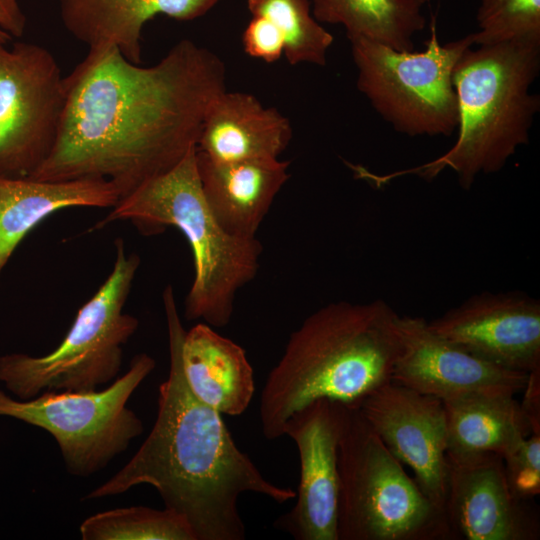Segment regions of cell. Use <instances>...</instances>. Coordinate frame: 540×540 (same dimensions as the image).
I'll use <instances>...</instances> for the list:
<instances>
[{
    "mask_svg": "<svg viewBox=\"0 0 540 540\" xmlns=\"http://www.w3.org/2000/svg\"><path fill=\"white\" fill-rule=\"evenodd\" d=\"M223 61L184 39L152 66L117 47L89 49L64 77L65 106L54 147L29 177L103 179L124 198L197 145L206 112L223 91Z\"/></svg>",
    "mask_w": 540,
    "mask_h": 540,
    "instance_id": "1",
    "label": "cell"
},
{
    "mask_svg": "<svg viewBox=\"0 0 540 540\" xmlns=\"http://www.w3.org/2000/svg\"><path fill=\"white\" fill-rule=\"evenodd\" d=\"M170 367L159 386L154 425L133 457L83 499L120 495L142 484L156 489L165 508L182 516L196 540H243L239 498L251 492L283 504L296 496L263 476L241 451L221 413L191 390L182 363L185 330L174 291L163 292Z\"/></svg>",
    "mask_w": 540,
    "mask_h": 540,
    "instance_id": "2",
    "label": "cell"
},
{
    "mask_svg": "<svg viewBox=\"0 0 540 540\" xmlns=\"http://www.w3.org/2000/svg\"><path fill=\"white\" fill-rule=\"evenodd\" d=\"M398 317L380 299L332 302L309 315L290 335L261 392L264 437L283 436L291 414L314 400L357 406L390 382L400 348Z\"/></svg>",
    "mask_w": 540,
    "mask_h": 540,
    "instance_id": "3",
    "label": "cell"
},
{
    "mask_svg": "<svg viewBox=\"0 0 540 540\" xmlns=\"http://www.w3.org/2000/svg\"><path fill=\"white\" fill-rule=\"evenodd\" d=\"M540 70V43L502 42L468 48L457 61L453 85L458 103V135L436 159L386 176L365 172L384 182L403 174L432 180L454 171L468 190L480 174L500 171L520 146L529 142L540 98L530 89Z\"/></svg>",
    "mask_w": 540,
    "mask_h": 540,
    "instance_id": "4",
    "label": "cell"
},
{
    "mask_svg": "<svg viewBox=\"0 0 540 540\" xmlns=\"http://www.w3.org/2000/svg\"><path fill=\"white\" fill-rule=\"evenodd\" d=\"M118 220L131 222L145 235L178 228L191 247L195 271L185 318L212 327L230 322L235 295L255 277L262 246L256 237L228 233L216 220L202 191L196 147L174 167L119 199L93 230Z\"/></svg>",
    "mask_w": 540,
    "mask_h": 540,
    "instance_id": "5",
    "label": "cell"
},
{
    "mask_svg": "<svg viewBox=\"0 0 540 540\" xmlns=\"http://www.w3.org/2000/svg\"><path fill=\"white\" fill-rule=\"evenodd\" d=\"M115 252L111 273L79 309L56 349L44 356H0V382L17 399H31L46 391H94L117 377L123 346L139 325L123 309L140 258L126 254L121 238L115 240Z\"/></svg>",
    "mask_w": 540,
    "mask_h": 540,
    "instance_id": "6",
    "label": "cell"
},
{
    "mask_svg": "<svg viewBox=\"0 0 540 540\" xmlns=\"http://www.w3.org/2000/svg\"><path fill=\"white\" fill-rule=\"evenodd\" d=\"M338 473V540H452L443 510L356 406H349L340 439Z\"/></svg>",
    "mask_w": 540,
    "mask_h": 540,
    "instance_id": "7",
    "label": "cell"
},
{
    "mask_svg": "<svg viewBox=\"0 0 540 540\" xmlns=\"http://www.w3.org/2000/svg\"><path fill=\"white\" fill-rule=\"evenodd\" d=\"M357 68V88L393 128L408 136H450L458 127L453 71L474 45L472 34L441 43L435 24L425 49L398 51L380 43L348 37Z\"/></svg>",
    "mask_w": 540,
    "mask_h": 540,
    "instance_id": "8",
    "label": "cell"
},
{
    "mask_svg": "<svg viewBox=\"0 0 540 540\" xmlns=\"http://www.w3.org/2000/svg\"><path fill=\"white\" fill-rule=\"evenodd\" d=\"M155 365L150 355L139 353L125 374L102 390L46 391L27 400L0 390V416L48 432L68 473L87 477L105 468L142 434L143 423L127 402Z\"/></svg>",
    "mask_w": 540,
    "mask_h": 540,
    "instance_id": "9",
    "label": "cell"
},
{
    "mask_svg": "<svg viewBox=\"0 0 540 540\" xmlns=\"http://www.w3.org/2000/svg\"><path fill=\"white\" fill-rule=\"evenodd\" d=\"M64 106V77L49 50L0 43V176L29 178L44 163Z\"/></svg>",
    "mask_w": 540,
    "mask_h": 540,
    "instance_id": "10",
    "label": "cell"
},
{
    "mask_svg": "<svg viewBox=\"0 0 540 540\" xmlns=\"http://www.w3.org/2000/svg\"><path fill=\"white\" fill-rule=\"evenodd\" d=\"M349 406L327 398L295 411L283 435L296 444L300 479L296 503L275 527L296 540H338V448Z\"/></svg>",
    "mask_w": 540,
    "mask_h": 540,
    "instance_id": "11",
    "label": "cell"
},
{
    "mask_svg": "<svg viewBox=\"0 0 540 540\" xmlns=\"http://www.w3.org/2000/svg\"><path fill=\"white\" fill-rule=\"evenodd\" d=\"M443 512L452 540H538L540 517L533 500L510 490L496 453L447 452Z\"/></svg>",
    "mask_w": 540,
    "mask_h": 540,
    "instance_id": "12",
    "label": "cell"
},
{
    "mask_svg": "<svg viewBox=\"0 0 540 540\" xmlns=\"http://www.w3.org/2000/svg\"><path fill=\"white\" fill-rule=\"evenodd\" d=\"M356 407L392 455L411 468L425 496L443 510L448 481L443 402L390 381Z\"/></svg>",
    "mask_w": 540,
    "mask_h": 540,
    "instance_id": "13",
    "label": "cell"
},
{
    "mask_svg": "<svg viewBox=\"0 0 540 540\" xmlns=\"http://www.w3.org/2000/svg\"><path fill=\"white\" fill-rule=\"evenodd\" d=\"M391 381L441 401L522 392L529 374L477 358L434 332L422 317L399 316Z\"/></svg>",
    "mask_w": 540,
    "mask_h": 540,
    "instance_id": "14",
    "label": "cell"
},
{
    "mask_svg": "<svg viewBox=\"0 0 540 540\" xmlns=\"http://www.w3.org/2000/svg\"><path fill=\"white\" fill-rule=\"evenodd\" d=\"M428 324L477 358L528 374L540 369V302L526 293H478Z\"/></svg>",
    "mask_w": 540,
    "mask_h": 540,
    "instance_id": "15",
    "label": "cell"
},
{
    "mask_svg": "<svg viewBox=\"0 0 540 540\" xmlns=\"http://www.w3.org/2000/svg\"><path fill=\"white\" fill-rule=\"evenodd\" d=\"M291 138V124L278 110L252 94L225 90L209 106L196 148L218 162L274 160Z\"/></svg>",
    "mask_w": 540,
    "mask_h": 540,
    "instance_id": "16",
    "label": "cell"
},
{
    "mask_svg": "<svg viewBox=\"0 0 540 540\" xmlns=\"http://www.w3.org/2000/svg\"><path fill=\"white\" fill-rule=\"evenodd\" d=\"M204 197L219 224L230 234L253 238L275 196L289 178V162L213 161L197 151Z\"/></svg>",
    "mask_w": 540,
    "mask_h": 540,
    "instance_id": "17",
    "label": "cell"
},
{
    "mask_svg": "<svg viewBox=\"0 0 540 540\" xmlns=\"http://www.w3.org/2000/svg\"><path fill=\"white\" fill-rule=\"evenodd\" d=\"M220 0H58L67 31L89 49L117 47L140 64L142 30L155 15L192 20Z\"/></svg>",
    "mask_w": 540,
    "mask_h": 540,
    "instance_id": "18",
    "label": "cell"
},
{
    "mask_svg": "<svg viewBox=\"0 0 540 540\" xmlns=\"http://www.w3.org/2000/svg\"><path fill=\"white\" fill-rule=\"evenodd\" d=\"M115 186L103 179L40 181L0 176V276L17 246L53 213L71 207H113Z\"/></svg>",
    "mask_w": 540,
    "mask_h": 540,
    "instance_id": "19",
    "label": "cell"
},
{
    "mask_svg": "<svg viewBox=\"0 0 540 540\" xmlns=\"http://www.w3.org/2000/svg\"><path fill=\"white\" fill-rule=\"evenodd\" d=\"M182 363L193 393L221 414L238 416L255 392L253 368L245 350L206 323L185 332Z\"/></svg>",
    "mask_w": 540,
    "mask_h": 540,
    "instance_id": "20",
    "label": "cell"
},
{
    "mask_svg": "<svg viewBox=\"0 0 540 540\" xmlns=\"http://www.w3.org/2000/svg\"><path fill=\"white\" fill-rule=\"evenodd\" d=\"M442 402L449 453L489 452L503 457L532 433L520 402L513 395L475 396Z\"/></svg>",
    "mask_w": 540,
    "mask_h": 540,
    "instance_id": "21",
    "label": "cell"
},
{
    "mask_svg": "<svg viewBox=\"0 0 540 540\" xmlns=\"http://www.w3.org/2000/svg\"><path fill=\"white\" fill-rule=\"evenodd\" d=\"M318 22L341 24L348 37H362L398 51L414 49L423 30L421 7L407 0H310Z\"/></svg>",
    "mask_w": 540,
    "mask_h": 540,
    "instance_id": "22",
    "label": "cell"
},
{
    "mask_svg": "<svg viewBox=\"0 0 540 540\" xmlns=\"http://www.w3.org/2000/svg\"><path fill=\"white\" fill-rule=\"evenodd\" d=\"M83 540H196L187 521L167 509L146 506L115 508L86 518Z\"/></svg>",
    "mask_w": 540,
    "mask_h": 540,
    "instance_id": "23",
    "label": "cell"
},
{
    "mask_svg": "<svg viewBox=\"0 0 540 540\" xmlns=\"http://www.w3.org/2000/svg\"><path fill=\"white\" fill-rule=\"evenodd\" d=\"M253 16L271 21L284 38V54L291 65L324 66L333 36L314 18L310 0H248Z\"/></svg>",
    "mask_w": 540,
    "mask_h": 540,
    "instance_id": "24",
    "label": "cell"
},
{
    "mask_svg": "<svg viewBox=\"0 0 540 540\" xmlns=\"http://www.w3.org/2000/svg\"><path fill=\"white\" fill-rule=\"evenodd\" d=\"M474 45L540 43V0H481Z\"/></svg>",
    "mask_w": 540,
    "mask_h": 540,
    "instance_id": "25",
    "label": "cell"
},
{
    "mask_svg": "<svg viewBox=\"0 0 540 540\" xmlns=\"http://www.w3.org/2000/svg\"><path fill=\"white\" fill-rule=\"evenodd\" d=\"M504 472L512 493L533 500L540 493V433H531L503 457Z\"/></svg>",
    "mask_w": 540,
    "mask_h": 540,
    "instance_id": "26",
    "label": "cell"
},
{
    "mask_svg": "<svg viewBox=\"0 0 540 540\" xmlns=\"http://www.w3.org/2000/svg\"><path fill=\"white\" fill-rule=\"evenodd\" d=\"M243 47L251 57L272 63L284 54V38L279 29L262 16H253L244 30Z\"/></svg>",
    "mask_w": 540,
    "mask_h": 540,
    "instance_id": "27",
    "label": "cell"
},
{
    "mask_svg": "<svg viewBox=\"0 0 540 540\" xmlns=\"http://www.w3.org/2000/svg\"><path fill=\"white\" fill-rule=\"evenodd\" d=\"M26 17L18 0H0V43L7 44L12 37H21Z\"/></svg>",
    "mask_w": 540,
    "mask_h": 540,
    "instance_id": "28",
    "label": "cell"
},
{
    "mask_svg": "<svg viewBox=\"0 0 540 540\" xmlns=\"http://www.w3.org/2000/svg\"><path fill=\"white\" fill-rule=\"evenodd\" d=\"M523 392L520 406L531 425L532 433H540V369L529 373Z\"/></svg>",
    "mask_w": 540,
    "mask_h": 540,
    "instance_id": "29",
    "label": "cell"
},
{
    "mask_svg": "<svg viewBox=\"0 0 540 540\" xmlns=\"http://www.w3.org/2000/svg\"><path fill=\"white\" fill-rule=\"evenodd\" d=\"M407 1L412 2L421 7L424 3L428 2L429 0H407Z\"/></svg>",
    "mask_w": 540,
    "mask_h": 540,
    "instance_id": "30",
    "label": "cell"
}]
</instances>
